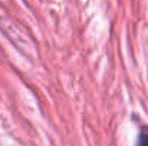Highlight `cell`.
<instances>
[{"instance_id": "obj_1", "label": "cell", "mask_w": 148, "mask_h": 146, "mask_svg": "<svg viewBox=\"0 0 148 146\" xmlns=\"http://www.w3.org/2000/svg\"><path fill=\"white\" fill-rule=\"evenodd\" d=\"M137 146H148V135H147V133L140 135V139H138V143H137Z\"/></svg>"}]
</instances>
